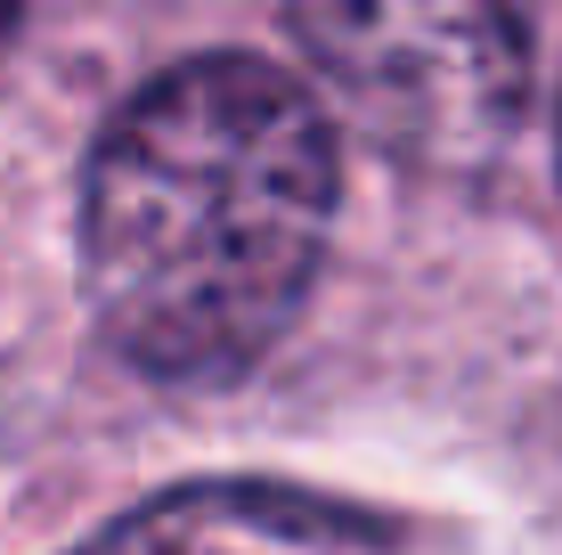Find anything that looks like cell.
<instances>
[{
	"instance_id": "obj_1",
	"label": "cell",
	"mask_w": 562,
	"mask_h": 555,
	"mask_svg": "<svg viewBox=\"0 0 562 555\" xmlns=\"http://www.w3.org/2000/svg\"><path fill=\"white\" fill-rule=\"evenodd\" d=\"M342 204L318 99L269 57L164 66L90 147L82 302L155 385H237L302 319Z\"/></svg>"
},
{
	"instance_id": "obj_2",
	"label": "cell",
	"mask_w": 562,
	"mask_h": 555,
	"mask_svg": "<svg viewBox=\"0 0 562 555\" xmlns=\"http://www.w3.org/2000/svg\"><path fill=\"white\" fill-rule=\"evenodd\" d=\"M285 25L367 140L432 180L490 171L530 114V0H285Z\"/></svg>"
},
{
	"instance_id": "obj_3",
	"label": "cell",
	"mask_w": 562,
	"mask_h": 555,
	"mask_svg": "<svg viewBox=\"0 0 562 555\" xmlns=\"http://www.w3.org/2000/svg\"><path fill=\"white\" fill-rule=\"evenodd\" d=\"M66 555H408L400 523L294 482H180Z\"/></svg>"
},
{
	"instance_id": "obj_4",
	"label": "cell",
	"mask_w": 562,
	"mask_h": 555,
	"mask_svg": "<svg viewBox=\"0 0 562 555\" xmlns=\"http://www.w3.org/2000/svg\"><path fill=\"white\" fill-rule=\"evenodd\" d=\"M554 156H562V123H554Z\"/></svg>"
}]
</instances>
